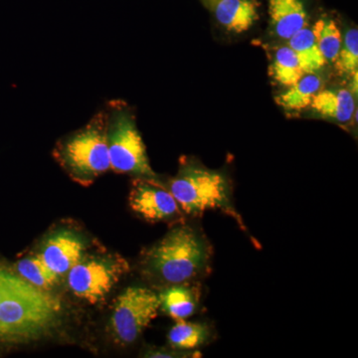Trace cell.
Instances as JSON below:
<instances>
[{"mask_svg":"<svg viewBox=\"0 0 358 358\" xmlns=\"http://www.w3.org/2000/svg\"><path fill=\"white\" fill-rule=\"evenodd\" d=\"M334 64L339 75H352L358 72L357 28H352L346 33Z\"/></svg>","mask_w":358,"mask_h":358,"instance_id":"ffe728a7","label":"cell"},{"mask_svg":"<svg viewBox=\"0 0 358 358\" xmlns=\"http://www.w3.org/2000/svg\"><path fill=\"white\" fill-rule=\"evenodd\" d=\"M160 307L176 320H185L196 312L199 306L200 289L187 282L171 285L159 294Z\"/></svg>","mask_w":358,"mask_h":358,"instance_id":"4fadbf2b","label":"cell"},{"mask_svg":"<svg viewBox=\"0 0 358 358\" xmlns=\"http://www.w3.org/2000/svg\"><path fill=\"white\" fill-rule=\"evenodd\" d=\"M271 25L281 39L289 40L308 27V13L303 0H268Z\"/></svg>","mask_w":358,"mask_h":358,"instance_id":"30bf717a","label":"cell"},{"mask_svg":"<svg viewBox=\"0 0 358 358\" xmlns=\"http://www.w3.org/2000/svg\"><path fill=\"white\" fill-rule=\"evenodd\" d=\"M60 301L16 277L0 301V348L40 338L57 324Z\"/></svg>","mask_w":358,"mask_h":358,"instance_id":"6da1fadb","label":"cell"},{"mask_svg":"<svg viewBox=\"0 0 358 358\" xmlns=\"http://www.w3.org/2000/svg\"><path fill=\"white\" fill-rule=\"evenodd\" d=\"M57 157L73 178L90 182L110 169L108 114L99 113L91 122L58 148Z\"/></svg>","mask_w":358,"mask_h":358,"instance_id":"277c9868","label":"cell"},{"mask_svg":"<svg viewBox=\"0 0 358 358\" xmlns=\"http://www.w3.org/2000/svg\"><path fill=\"white\" fill-rule=\"evenodd\" d=\"M129 206L150 222L173 220L180 216V207L173 195L155 179L140 178L134 181Z\"/></svg>","mask_w":358,"mask_h":358,"instance_id":"ba28073f","label":"cell"},{"mask_svg":"<svg viewBox=\"0 0 358 358\" xmlns=\"http://www.w3.org/2000/svg\"><path fill=\"white\" fill-rule=\"evenodd\" d=\"M160 307L159 294L145 287H129L115 301L110 327L120 343L129 345L140 338Z\"/></svg>","mask_w":358,"mask_h":358,"instance_id":"8992f818","label":"cell"},{"mask_svg":"<svg viewBox=\"0 0 358 358\" xmlns=\"http://www.w3.org/2000/svg\"><path fill=\"white\" fill-rule=\"evenodd\" d=\"M358 72H355V74H352V93L357 94V76Z\"/></svg>","mask_w":358,"mask_h":358,"instance_id":"7402d4cb","label":"cell"},{"mask_svg":"<svg viewBox=\"0 0 358 358\" xmlns=\"http://www.w3.org/2000/svg\"><path fill=\"white\" fill-rule=\"evenodd\" d=\"M288 46L293 49L306 74L315 73L327 64L326 59L320 53L313 30L305 27L289 39Z\"/></svg>","mask_w":358,"mask_h":358,"instance_id":"2e32d148","label":"cell"},{"mask_svg":"<svg viewBox=\"0 0 358 358\" xmlns=\"http://www.w3.org/2000/svg\"><path fill=\"white\" fill-rule=\"evenodd\" d=\"M209 1H211V2H212V1H213V0H209Z\"/></svg>","mask_w":358,"mask_h":358,"instance_id":"603a6c76","label":"cell"},{"mask_svg":"<svg viewBox=\"0 0 358 358\" xmlns=\"http://www.w3.org/2000/svg\"><path fill=\"white\" fill-rule=\"evenodd\" d=\"M169 190L181 210L192 216H202L206 211L219 210L236 221L241 229L243 219L238 214L232 201L227 178L218 173L195 164H185L171 181Z\"/></svg>","mask_w":358,"mask_h":358,"instance_id":"3957f363","label":"cell"},{"mask_svg":"<svg viewBox=\"0 0 358 358\" xmlns=\"http://www.w3.org/2000/svg\"><path fill=\"white\" fill-rule=\"evenodd\" d=\"M128 268V263L119 257L82 259L68 272V284L78 298L91 303H99Z\"/></svg>","mask_w":358,"mask_h":358,"instance_id":"52a82bcc","label":"cell"},{"mask_svg":"<svg viewBox=\"0 0 358 358\" xmlns=\"http://www.w3.org/2000/svg\"><path fill=\"white\" fill-rule=\"evenodd\" d=\"M169 345L176 350L194 352L197 348L206 345L211 339V329L202 322H188L178 320L171 327L169 336Z\"/></svg>","mask_w":358,"mask_h":358,"instance_id":"9a60e30c","label":"cell"},{"mask_svg":"<svg viewBox=\"0 0 358 358\" xmlns=\"http://www.w3.org/2000/svg\"><path fill=\"white\" fill-rule=\"evenodd\" d=\"M298 56L289 46H281L275 50L270 67V75L284 87H291L305 75Z\"/></svg>","mask_w":358,"mask_h":358,"instance_id":"e0dca14e","label":"cell"},{"mask_svg":"<svg viewBox=\"0 0 358 358\" xmlns=\"http://www.w3.org/2000/svg\"><path fill=\"white\" fill-rule=\"evenodd\" d=\"M313 36L327 62H336L343 43V36L336 21L320 18L313 28Z\"/></svg>","mask_w":358,"mask_h":358,"instance_id":"d6986e66","label":"cell"},{"mask_svg":"<svg viewBox=\"0 0 358 358\" xmlns=\"http://www.w3.org/2000/svg\"><path fill=\"white\" fill-rule=\"evenodd\" d=\"M216 20L229 32L248 31L259 20L257 0H213Z\"/></svg>","mask_w":358,"mask_h":358,"instance_id":"8fae6325","label":"cell"},{"mask_svg":"<svg viewBox=\"0 0 358 358\" xmlns=\"http://www.w3.org/2000/svg\"><path fill=\"white\" fill-rule=\"evenodd\" d=\"M324 81L315 73H308L294 84L289 87L284 93L275 96V101L280 107L287 110H299L310 107L313 96L322 90Z\"/></svg>","mask_w":358,"mask_h":358,"instance_id":"5bb4252c","label":"cell"},{"mask_svg":"<svg viewBox=\"0 0 358 358\" xmlns=\"http://www.w3.org/2000/svg\"><path fill=\"white\" fill-rule=\"evenodd\" d=\"M211 246L192 226L173 228L145 254L143 265L148 275L169 285L182 284L206 274Z\"/></svg>","mask_w":358,"mask_h":358,"instance_id":"7a4b0ae2","label":"cell"},{"mask_svg":"<svg viewBox=\"0 0 358 358\" xmlns=\"http://www.w3.org/2000/svg\"><path fill=\"white\" fill-rule=\"evenodd\" d=\"M16 270L26 282L39 289H48L58 281L59 275L43 260L41 255L23 258L16 264Z\"/></svg>","mask_w":358,"mask_h":358,"instance_id":"ac0fdd59","label":"cell"},{"mask_svg":"<svg viewBox=\"0 0 358 358\" xmlns=\"http://www.w3.org/2000/svg\"><path fill=\"white\" fill-rule=\"evenodd\" d=\"M17 275L13 274L8 268L0 266V301L6 296Z\"/></svg>","mask_w":358,"mask_h":358,"instance_id":"44dd1931","label":"cell"},{"mask_svg":"<svg viewBox=\"0 0 358 358\" xmlns=\"http://www.w3.org/2000/svg\"><path fill=\"white\" fill-rule=\"evenodd\" d=\"M85 243L70 231H59L47 238L41 257L58 275L66 274L83 259Z\"/></svg>","mask_w":358,"mask_h":358,"instance_id":"9c48e42d","label":"cell"},{"mask_svg":"<svg viewBox=\"0 0 358 358\" xmlns=\"http://www.w3.org/2000/svg\"><path fill=\"white\" fill-rule=\"evenodd\" d=\"M310 107L320 117L341 124L352 122L357 110L355 96L346 89L320 90L313 96Z\"/></svg>","mask_w":358,"mask_h":358,"instance_id":"7c38bea8","label":"cell"},{"mask_svg":"<svg viewBox=\"0 0 358 358\" xmlns=\"http://www.w3.org/2000/svg\"><path fill=\"white\" fill-rule=\"evenodd\" d=\"M108 145L110 169L115 173L155 178L134 115L122 103H113L112 112L108 114Z\"/></svg>","mask_w":358,"mask_h":358,"instance_id":"5b68a950","label":"cell"}]
</instances>
